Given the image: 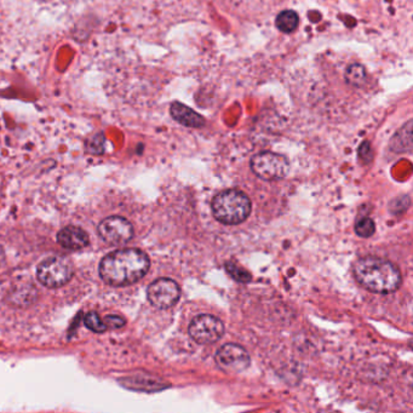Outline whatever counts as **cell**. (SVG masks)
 Instances as JSON below:
<instances>
[{"label":"cell","mask_w":413,"mask_h":413,"mask_svg":"<svg viewBox=\"0 0 413 413\" xmlns=\"http://www.w3.org/2000/svg\"><path fill=\"white\" fill-rule=\"evenodd\" d=\"M275 26L283 33H294L299 27V15L292 10H285L276 16Z\"/></svg>","instance_id":"obj_13"},{"label":"cell","mask_w":413,"mask_h":413,"mask_svg":"<svg viewBox=\"0 0 413 413\" xmlns=\"http://www.w3.org/2000/svg\"><path fill=\"white\" fill-rule=\"evenodd\" d=\"M354 276L363 288L379 294H393L401 285V273L387 259L366 256L358 259L353 268Z\"/></svg>","instance_id":"obj_2"},{"label":"cell","mask_w":413,"mask_h":413,"mask_svg":"<svg viewBox=\"0 0 413 413\" xmlns=\"http://www.w3.org/2000/svg\"><path fill=\"white\" fill-rule=\"evenodd\" d=\"M147 297L157 308L169 309L179 302L181 290L174 280L161 278L150 285Z\"/></svg>","instance_id":"obj_8"},{"label":"cell","mask_w":413,"mask_h":413,"mask_svg":"<svg viewBox=\"0 0 413 413\" xmlns=\"http://www.w3.org/2000/svg\"><path fill=\"white\" fill-rule=\"evenodd\" d=\"M251 212L249 197L236 190L221 192L212 200V214L219 222L234 225L244 222Z\"/></svg>","instance_id":"obj_3"},{"label":"cell","mask_w":413,"mask_h":413,"mask_svg":"<svg viewBox=\"0 0 413 413\" xmlns=\"http://www.w3.org/2000/svg\"><path fill=\"white\" fill-rule=\"evenodd\" d=\"M359 152H360V157H361V158H363L366 163L371 161L372 157H374V154H372V150H371V145H370L369 142H363V145H361V147H360V150H359Z\"/></svg>","instance_id":"obj_20"},{"label":"cell","mask_w":413,"mask_h":413,"mask_svg":"<svg viewBox=\"0 0 413 413\" xmlns=\"http://www.w3.org/2000/svg\"><path fill=\"white\" fill-rule=\"evenodd\" d=\"M148 256L139 249L117 250L100 264V274L107 284L126 286L142 279L150 270Z\"/></svg>","instance_id":"obj_1"},{"label":"cell","mask_w":413,"mask_h":413,"mask_svg":"<svg viewBox=\"0 0 413 413\" xmlns=\"http://www.w3.org/2000/svg\"><path fill=\"white\" fill-rule=\"evenodd\" d=\"M73 273V264L66 257L46 259L39 264L37 270L40 283L50 289L61 288L67 284L72 279Z\"/></svg>","instance_id":"obj_4"},{"label":"cell","mask_w":413,"mask_h":413,"mask_svg":"<svg viewBox=\"0 0 413 413\" xmlns=\"http://www.w3.org/2000/svg\"><path fill=\"white\" fill-rule=\"evenodd\" d=\"M57 241L62 248L73 251L84 249L90 243L89 235L86 234V232L74 225L61 229L60 233L57 234Z\"/></svg>","instance_id":"obj_10"},{"label":"cell","mask_w":413,"mask_h":413,"mask_svg":"<svg viewBox=\"0 0 413 413\" xmlns=\"http://www.w3.org/2000/svg\"><path fill=\"white\" fill-rule=\"evenodd\" d=\"M344 78L350 86L360 88L366 83L367 73H366V70H365L363 66L353 63V65L348 66V68L345 70Z\"/></svg>","instance_id":"obj_14"},{"label":"cell","mask_w":413,"mask_h":413,"mask_svg":"<svg viewBox=\"0 0 413 413\" xmlns=\"http://www.w3.org/2000/svg\"><path fill=\"white\" fill-rule=\"evenodd\" d=\"M188 332L197 343H216L223 336L224 325L214 315L201 314L192 320Z\"/></svg>","instance_id":"obj_6"},{"label":"cell","mask_w":413,"mask_h":413,"mask_svg":"<svg viewBox=\"0 0 413 413\" xmlns=\"http://www.w3.org/2000/svg\"><path fill=\"white\" fill-rule=\"evenodd\" d=\"M216 363L225 374H235L248 369L251 359L246 349L239 344H224L216 353Z\"/></svg>","instance_id":"obj_7"},{"label":"cell","mask_w":413,"mask_h":413,"mask_svg":"<svg viewBox=\"0 0 413 413\" xmlns=\"http://www.w3.org/2000/svg\"><path fill=\"white\" fill-rule=\"evenodd\" d=\"M105 325H107V329L110 328V329H120V328H123L125 324H126V321H125L124 318H121L119 315H108L107 318L105 319Z\"/></svg>","instance_id":"obj_19"},{"label":"cell","mask_w":413,"mask_h":413,"mask_svg":"<svg viewBox=\"0 0 413 413\" xmlns=\"http://www.w3.org/2000/svg\"><path fill=\"white\" fill-rule=\"evenodd\" d=\"M412 147V120H408L407 124L399 130L393 136L390 142V148L396 153H403L411 150Z\"/></svg>","instance_id":"obj_12"},{"label":"cell","mask_w":413,"mask_h":413,"mask_svg":"<svg viewBox=\"0 0 413 413\" xmlns=\"http://www.w3.org/2000/svg\"><path fill=\"white\" fill-rule=\"evenodd\" d=\"M170 114L177 123L185 128L200 129L205 125L204 117L198 114L195 110L181 102H172L170 105Z\"/></svg>","instance_id":"obj_11"},{"label":"cell","mask_w":413,"mask_h":413,"mask_svg":"<svg viewBox=\"0 0 413 413\" xmlns=\"http://www.w3.org/2000/svg\"><path fill=\"white\" fill-rule=\"evenodd\" d=\"M225 269L230 274V276L236 281H239V283H249V281H251V274L248 270H245L244 268L236 265V264L228 262V263H225Z\"/></svg>","instance_id":"obj_18"},{"label":"cell","mask_w":413,"mask_h":413,"mask_svg":"<svg viewBox=\"0 0 413 413\" xmlns=\"http://www.w3.org/2000/svg\"><path fill=\"white\" fill-rule=\"evenodd\" d=\"M84 324L88 329L94 331V332H105L107 330V325H105V320L101 319L100 315L96 313V312H90L89 314L85 315Z\"/></svg>","instance_id":"obj_17"},{"label":"cell","mask_w":413,"mask_h":413,"mask_svg":"<svg viewBox=\"0 0 413 413\" xmlns=\"http://www.w3.org/2000/svg\"><path fill=\"white\" fill-rule=\"evenodd\" d=\"M251 169L264 181H279L289 172V160L273 152H262L251 159Z\"/></svg>","instance_id":"obj_5"},{"label":"cell","mask_w":413,"mask_h":413,"mask_svg":"<svg viewBox=\"0 0 413 413\" xmlns=\"http://www.w3.org/2000/svg\"><path fill=\"white\" fill-rule=\"evenodd\" d=\"M355 233L361 236V238H370L374 234L376 230V224L370 217H363L359 219L358 222L354 225Z\"/></svg>","instance_id":"obj_16"},{"label":"cell","mask_w":413,"mask_h":413,"mask_svg":"<svg viewBox=\"0 0 413 413\" xmlns=\"http://www.w3.org/2000/svg\"><path fill=\"white\" fill-rule=\"evenodd\" d=\"M105 134L100 132V134H96L89 137L85 147H86V152L90 154L100 155L105 153Z\"/></svg>","instance_id":"obj_15"},{"label":"cell","mask_w":413,"mask_h":413,"mask_svg":"<svg viewBox=\"0 0 413 413\" xmlns=\"http://www.w3.org/2000/svg\"><path fill=\"white\" fill-rule=\"evenodd\" d=\"M99 234L108 244H126L134 236V227L124 217L112 216L101 222Z\"/></svg>","instance_id":"obj_9"},{"label":"cell","mask_w":413,"mask_h":413,"mask_svg":"<svg viewBox=\"0 0 413 413\" xmlns=\"http://www.w3.org/2000/svg\"><path fill=\"white\" fill-rule=\"evenodd\" d=\"M4 259H6V256H4V251H3V249L0 248V264L3 263Z\"/></svg>","instance_id":"obj_21"}]
</instances>
